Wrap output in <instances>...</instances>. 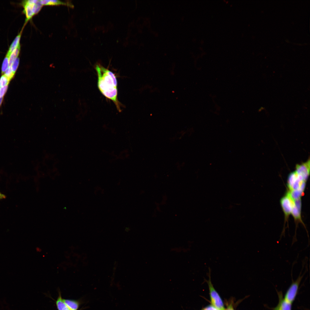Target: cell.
<instances>
[{
	"instance_id": "cell-1",
	"label": "cell",
	"mask_w": 310,
	"mask_h": 310,
	"mask_svg": "<svg viewBox=\"0 0 310 310\" xmlns=\"http://www.w3.org/2000/svg\"><path fill=\"white\" fill-rule=\"evenodd\" d=\"M97 76V86L101 93L112 101L119 111H121V104L117 98V83L115 74L99 63L95 66Z\"/></svg>"
},
{
	"instance_id": "cell-2",
	"label": "cell",
	"mask_w": 310,
	"mask_h": 310,
	"mask_svg": "<svg viewBox=\"0 0 310 310\" xmlns=\"http://www.w3.org/2000/svg\"><path fill=\"white\" fill-rule=\"evenodd\" d=\"M20 4L23 8L22 12L26 17L24 26L34 16L38 13L43 6L38 0H24Z\"/></svg>"
},
{
	"instance_id": "cell-3",
	"label": "cell",
	"mask_w": 310,
	"mask_h": 310,
	"mask_svg": "<svg viewBox=\"0 0 310 310\" xmlns=\"http://www.w3.org/2000/svg\"><path fill=\"white\" fill-rule=\"evenodd\" d=\"M211 269L209 268V272L207 273L209 280L206 281L209 286L211 302L213 306L218 310H225L222 301L218 294L214 288L211 280Z\"/></svg>"
},
{
	"instance_id": "cell-4",
	"label": "cell",
	"mask_w": 310,
	"mask_h": 310,
	"mask_svg": "<svg viewBox=\"0 0 310 310\" xmlns=\"http://www.w3.org/2000/svg\"><path fill=\"white\" fill-rule=\"evenodd\" d=\"M280 203L285 216L284 226L283 230L286 222L288 221L289 216L291 213L292 208L294 205V202L287 192L285 195L281 199Z\"/></svg>"
},
{
	"instance_id": "cell-5",
	"label": "cell",
	"mask_w": 310,
	"mask_h": 310,
	"mask_svg": "<svg viewBox=\"0 0 310 310\" xmlns=\"http://www.w3.org/2000/svg\"><path fill=\"white\" fill-rule=\"evenodd\" d=\"M303 276V275H299L295 281L293 282L285 295L284 299L292 303L296 296L300 283Z\"/></svg>"
},
{
	"instance_id": "cell-6",
	"label": "cell",
	"mask_w": 310,
	"mask_h": 310,
	"mask_svg": "<svg viewBox=\"0 0 310 310\" xmlns=\"http://www.w3.org/2000/svg\"><path fill=\"white\" fill-rule=\"evenodd\" d=\"M295 172L303 177L304 180L306 181L310 174V160L309 159L306 162L296 165Z\"/></svg>"
},
{
	"instance_id": "cell-7",
	"label": "cell",
	"mask_w": 310,
	"mask_h": 310,
	"mask_svg": "<svg viewBox=\"0 0 310 310\" xmlns=\"http://www.w3.org/2000/svg\"><path fill=\"white\" fill-rule=\"evenodd\" d=\"M279 301L276 307L273 310H291L292 303L283 299L282 294L278 293Z\"/></svg>"
},
{
	"instance_id": "cell-8",
	"label": "cell",
	"mask_w": 310,
	"mask_h": 310,
	"mask_svg": "<svg viewBox=\"0 0 310 310\" xmlns=\"http://www.w3.org/2000/svg\"><path fill=\"white\" fill-rule=\"evenodd\" d=\"M301 206H296L294 204V205L292 208L291 214L294 218L296 224V228H297V226L298 223L300 222L302 223L306 228L303 222L301 217Z\"/></svg>"
},
{
	"instance_id": "cell-9",
	"label": "cell",
	"mask_w": 310,
	"mask_h": 310,
	"mask_svg": "<svg viewBox=\"0 0 310 310\" xmlns=\"http://www.w3.org/2000/svg\"><path fill=\"white\" fill-rule=\"evenodd\" d=\"M42 5H64L71 7H73V4L69 2H63L58 0H40Z\"/></svg>"
},
{
	"instance_id": "cell-10",
	"label": "cell",
	"mask_w": 310,
	"mask_h": 310,
	"mask_svg": "<svg viewBox=\"0 0 310 310\" xmlns=\"http://www.w3.org/2000/svg\"><path fill=\"white\" fill-rule=\"evenodd\" d=\"M23 28L20 32L18 33L13 40L9 47V49L7 52L6 55L9 56L11 53L20 45V41L22 35Z\"/></svg>"
},
{
	"instance_id": "cell-11",
	"label": "cell",
	"mask_w": 310,
	"mask_h": 310,
	"mask_svg": "<svg viewBox=\"0 0 310 310\" xmlns=\"http://www.w3.org/2000/svg\"><path fill=\"white\" fill-rule=\"evenodd\" d=\"M55 304L57 310H71L65 303L60 291Z\"/></svg>"
},
{
	"instance_id": "cell-12",
	"label": "cell",
	"mask_w": 310,
	"mask_h": 310,
	"mask_svg": "<svg viewBox=\"0 0 310 310\" xmlns=\"http://www.w3.org/2000/svg\"><path fill=\"white\" fill-rule=\"evenodd\" d=\"M64 301L71 310H78L80 304L78 300L63 299Z\"/></svg>"
},
{
	"instance_id": "cell-13",
	"label": "cell",
	"mask_w": 310,
	"mask_h": 310,
	"mask_svg": "<svg viewBox=\"0 0 310 310\" xmlns=\"http://www.w3.org/2000/svg\"><path fill=\"white\" fill-rule=\"evenodd\" d=\"M297 178L298 174L295 171L289 174L287 182V185L289 191L291 190L293 184L297 180Z\"/></svg>"
},
{
	"instance_id": "cell-14",
	"label": "cell",
	"mask_w": 310,
	"mask_h": 310,
	"mask_svg": "<svg viewBox=\"0 0 310 310\" xmlns=\"http://www.w3.org/2000/svg\"><path fill=\"white\" fill-rule=\"evenodd\" d=\"M21 50V45L14 50L11 53L9 57V66L11 67L15 60L18 57L20 53Z\"/></svg>"
},
{
	"instance_id": "cell-15",
	"label": "cell",
	"mask_w": 310,
	"mask_h": 310,
	"mask_svg": "<svg viewBox=\"0 0 310 310\" xmlns=\"http://www.w3.org/2000/svg\"><path fill=\"white\" fill-rule=\"evenodd\" d=\"M291 199L294 201L301 198L303 191L299 189L289 191L287 192Z\"/></svg>"
},
{
	"instance_id": "cell-16",
	"label": "cell",
	"mask_w": 310,
	"mask_h": 310,
	"mask_svg": "<svg viewBox=\"0 0 310 310\" xmlns=\"http://www.w3.org/2000/svg\"><path fill=\"white\" fill-rule=\"evenodd\" d=\"M9 57L6 55L3 60L1 67V73H3L7 69L9 66Z\"/></svg>"
},
{
	"instance_id": "cell-17",
	"label": "cell",
	"mask_w": 310,
	"mask_h": 310,
	"mask_svg": "<svg viewBox=\"0 0 310 310\" xmlns=\"http://www.w3.org/2000/svg\"><path fill=\"white\" fill-rule=\"evenodd\" d=\"M10 81L9 79L4 75H2L0 78V87L8 85Z\"/></svg>"
},
{
	"instance_id": "cell-18",
	"label": "cell",
	"mask_w": 310,
	"mask_h": 310,
	"mask_svg": "<svg viewBox=\"0 0 310 310\" xmlns=\"http://www.w3.org/2000/svg\"><path fill=\"white\" fill-rule=\"evenodd\" d=\"M19 61V57H18L15 60L11 67H10L11 68L12 71L14 74H15L18 67Z\"/></svg>"
},
{
	"instance_id": "cell-19",
	"label": "cell",
	"mask_w": 310,
	"mask_h": 310,
	"mask_svg": "<svg viewBox=\"0 0 310 310\" xmlns=\"http://www.w3.org/2000/svg\"><path fill=\"white\" fill-rule=\"evenodd\" d=\"M14 74H15L12 71L11 67H9L4 72V75L10 81L13 77Z\"/></svg>"
},
{
	"instance_id": "cell-20",
	"label": "cell",
	"mask_w": 310,
	"mask_h": 310,
	"mask_svg": "<svg viewBox=\"0 0 310 310\" xmlns=\"http://www.w3.org/2000/svg\"><path fill=\"white\" fill-rule=\"evenodd\" d=\"M8 87V85L4 87H0V98H3L6 92Z\"/></svg>"
},
{
	"instance_id": "cell-21",
	"label": "cell",
	"mask_w": 310,
	"mask_h": 310,
	"mask_svg": "<svg viewBox=\"0 0 310 310\" xmlns=\"http://www.w3.org/2000/svg\"><path fill=\"white\" fill-rule=\"evenodd\" d=\"M226 310H234L233 307L231 305H229Z\"/></svg>"
},
{
	"instance_id": "cell-22",
	"label": "cell",
	"mask_w": 310,
	"mask_h": 310,
	"mask_svg": "<svg viewBox=\"0 0 310 310\" xmlns=\"http://www.w3.org/2000/svg\"><path fill=\"white\" fill-rule=\"evenodd\" d=\"M5 196L4 195L1 193L0 192V199H4L5 198Z\"/></svg>"
},
{
	"instance_id": "cell-23",
	"label": "cell",
	"mask_w": 310,
	"mask_h": 310,
	"mask_svg": "<svg viewBox=\"0 0 310 310\" xmlns=\"http://www.w3.org/2000/svg\"><path fill=\"white\" fill-rule=\"evenodd\" d=\"M36 250L37 252H40L42 250L40 248L38 247H37V248H36Z\"/></svg>"
},
{
	"instance_id": "cell-24",
	"label": "cell",
	"mask_w": 310,
	"mask_h": 310,
	"mask_svg": "<svg viewBox=\"0 0 310 310\" xmlns=\"http://www.w3.org/2000/svg\"><path fill=\"white\" fill-rule=\"evenodd\" d=\"M3 98H0V106H1V104L2 103V102L3 100Z\"/></svg>"
}]
</instances>
